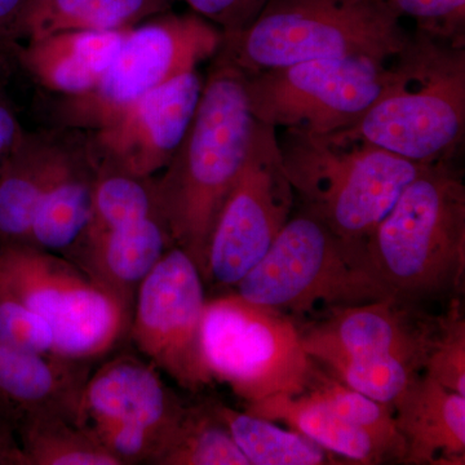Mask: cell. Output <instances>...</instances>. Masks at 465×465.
Listing matches in <instances>:
<instances>
[{"label":"cell","instance_id":"5b68a950","mask_svg":"<svg viewBox=\"0 0 465 465\" xmlns=\"http://www.w3.org/2000/svg\"><path fill=\"white\" fill-rule=\"evenodd\" d=\"M409 36L387 0H271L246 29L223 35L217 54L246 75L320 58L390 63Z\"/></svg>","mask_w":465,"mask_h":465},{"label":"cell","instance_id":"4dcf8cb0","mask_svg":"<svg viewBox=\"0 0 465 465\" xmlns=\"http://www.w3.org/2000/svg\"><path fill=\"white\" fill-rule=\"evenodd\" d=\"M0 347L54 353V332L32 309L0 293Z\"/></svg>","mask_w":465,"mask_h":465},{"label":"cell","instance_id":"ac0fdd59","mask_svg":"<svg viewBox=\"0 0 465 465\" xmlns=\"http://www.w3.org/2000/svg\"><path fill=\"white\" fill-rule=\"evenodd\" d=\"M75 148L48 134H17L0 164V251L26 244L39 201L84 149Z\"/></svg>","mask_w":465,"mask_h":465},{"label":"cell","instance_id":"1f68e13d","mask_svg":"<svg viewBox=\"0 0 465 465\" xmlns=\"http://www.w3.org/2000/svg\"><path fill=\"white\" fill-rule=\"evenodd\" d=\"M194 14L219 27L223 35L246 29L271 0H183Z\"/></svg>","mask_w":465,"mask_h":465},{"label":"cell","instance_id":"8fae6325","mask_svg":"<svg viewBox=\"0 0 465 465\" xmlns=\"http://www.w3.org/2000/svg\"><path fill=\"white\" fill-rule=\"evenodd\" d=\"M185 409L157 367L122 354L88 376L75 421L122 465L154 464Z\"/></svg>","mask_w":465,"mask_h":465},{"label":"cell","instance_id":"83f0119b","mask_svg":"<svg viewBox=\"0 0 465 465\" xmlns=\"http://www.w3.org/2000/svg\"><path fill=\"white\" fill-rule=\"evenodd\" d=\"M154 464L250 465L210 403L186 407L176 432Z\"/></svg>","mask_w":465,"mask_h":465},{"label":"cell","instance_id":"4fadbf2b","mask_svg":"<svg viewBox=\"0 0 465 465\" xmlns=\"http://www.w3.org/2000/svg\"><path fill=\"white\" fill-rule=\"evenodd\" d=\"M206 302L200 269L173 246L137 289L128 332L150 363L192 391L215 381L202 344Z\"/></svg>","mask_w":465,"mask_h":465},{"label":"cell","instance_id":"ba28073f","mask_svg":"<svg viewBox=\"0 0 465 465\" xmlns=\"http://www.w3.org/2000/svg\"><path fill=\"white\" fill-rule=\"evenodd\" d=\"M202 344L213 379L247 403L304 393L316 369L290 318L237 292L206 302Z\"/></svg>","mask_w":465,"mask_h":465},{"label":"cell","instance_id":"4316f807","mask_svg":"<svg viewBox=\"0 0 465 465\" xmlns=\"http://www.w3.org/2000/svg\"><path fill=\"white\" fill-rule=\"evenodd\" d=\"M305 351L314 362L326 367L330 375L351 390L390 406L419 372L394 357L347 353L321 347Z\"/></svg>","mask_w":465,"mask_h":465},{"label":"cell","instance_id":"7402d4cb","mask_svg":"<svg viewBox=\"0 0 465 465\" xmlns=\"http://www.w3.org/2000/svg\"><path fill=\"white\" fill-rule=\"evenodd\" d=\"M246 411L271 421H281L313 440L327 452H333L354 464H381L387 455L371 437L342 420L341 416L312 399L307 393L274 394L247 403Z\"/></svg>","mask_w":465,"mask_h":465},{"label":"cell","instance_id":"8992f818","mask_svg":"<svg viewBox=\"0 0 465 465\" xmlns=\"http://www.w3.org/2000/svg\"><path fill=\"white\" fill-rule=\"evenodd\" d=\"M367 242L342 240L302 211L290 217L264 258L238 282V295L291 313L318 304L332 308L393 296L376 274Z\"/></svg>","mask_w":465,"mask_h":465},{"label":"cell","instance_id":"484cf974","mask_svg":"<svg viewBox=\"0 0 465 465\" xmlns=\"http://www.w3.org/2000/svg\"><path fill=\"white\" fill-rule=\"evenodd\" d=\"M304 393L341 416L342 420L371 437L387 455L388 460L405 463L406 443L397 430L391 406L351 390L329 372L324 374L317 367Z\"/></svg>","mask_w":465,"mask_h":465},{"label":"cell","instance_id":"3957f363","mask_svg":"<svg viewBox=\"0 0 465 465\" xmlns=\"http://www.w3.org/2000/svg\"><path fill=\"white\" fill-rule=\"evenodd\" d=\"M391 295L407 302L460 291L465 273V185L452 161L428 164L367 240Z\"/></svg>","mask_w":465,"mask_h":465},{"label":"cell","instance_id":"f1b7e54d","mask_svg":"<svg viewBox=\"0 0 465 465\" xmlns=\"http://www.w3.org/2000/svg\"><path fill=\"white\" fill-rule=\"evenodd\" d=\"M423 369L428 378L465 397V320L459 300L437 320Z\"/></svg>","mask_w":465,"mask_h":465},{"label":"cell","instance_id":"f546056e","mask_svg":"<svg viewBox=\"0 0 465 465\" xmlns=\"http://www.w3.org/2000/svg\"><path fill=\"white\" fill-rule=\"evenodd\" d=\"M394 14L411 18L418 32L465 47V0H387Z\"/></svg>","mask_w":465,"mask_h":465},{"label":"cell","instance_id":"d4e9b609","mask_svg":"<svg viewBox=\"0 0 465 465\" xmlns=\"http://www.w3.org/2000/svg\"><path fill=\"white\" fill-rule=\"evenodd\" d=\"M15 430L27 465H122L75 420L65 416H30Z\"/></svg>","mask_w":465,"mask_h":465},{"label":"cell","instance_id":"7c38bea8","mask_svg":"<svg viewBox=\"0 0 465 465\" xmlns=\"http://www.w3.org/2000/svg\"><path fill=\"white\" fill-rule=\"evenodd\" d=\"M295 197L277 130L256 121L246 161L211 232L204 281L237 286L289 222Z\"/></svg>","mask_w":465,"mask_h":465},{"label":"cell","instance_id":"7a4b0ae2","mask_svg":"<svg viewBox=\"0 0 465 465\" xmlns=\"http://www.w3.org/2000/svg\"><path fill=\"white\" fill-rule=\"evenodd\" d=\"M375 103L338 136L420 164L454 161L465 137V47L415 30Z\"/></svg>","mask_w":465,"mask_h":465},{"label":"cell","instance_id":"ffe728a7","mask_svg":"<svg viewBox=\"0 0 465 465\" xmlns=\"http://www.w3.org/2000/svg\"><path fill=\"white\" fill-rule=\"evenodd\" d=\"M133 29V27H131ZM128 30H74L16 45L12 54L30 78L65 97L91 91L114 60Z\"/></svg>","mask_w":465,"mask_h":465},{"label":"cell","instance_id":"6da1fadb","mask_svg":"<svg viewBox=\"0 0 465 465\" xmlns=\"http://www.w3.org/2000/svg\"><path fill=\"white\" fill-rule=\"evenodd\" d=\"M255 122L246 74L216 54L192 124L155 179L171 241L191 256L203 281L211 232L246 161Z\"/></svg>","mask_w":465,"mask_h":465},{"label":"cell","instance_id":"e575fe53","mask_svg":"<svg viewBox=\"0 0 465 465\" xmlns=\"http://www.w3.org/2000/svg\"><path fill=\"white\" fill-rule=\"evenodd\" d=\"M21 130L14 110L0 97V164Z\"/></svg>","mask_w":465,"mask_h":465},{"label":"cell","instance_id":"d6a6232c","mask_svg":"<svg viewBox=\"0 0 465 465\" xmlns=\"http://www.w3.org/2000/svg\"><path fill=\"white\" fill-rule=\"evenodd\" d=\"M26 0H0V51L11 52L18 45V25Z\"/></svg>","mask_w":465,"mask_h":465},{"label":"cell","instance_id":"9c48e42d","mask_svg":"<svg viewBox=\"0 0 465 465\" xmlns=\"http://www.w3.org/2000/svg\"><path fill=\"white\" fill-rule=\"evenodd\" d=\"M222 41L219 27L194 12L149 18L128 30L99 84L61 101L57 119L65 127L97 130L143 94L197 70L215 56Z\"/></svg>","mask_w":465,"mask_h":465},{"label":"cell","instance_id":"30bf717a","mask_svg":"<svg viewBox=\"0 0 465 465\" xmlns=\"http://www.w3.org/2000/svg\"><path fill=\"white\" fill-rule=\"evenodd\" d=\"M390 63L320 58L246 75L251 113L275 130L339 133L356 124L378 99L390 79Z\"/></svg>","mask_w":465,"mask_h":465},{"label":"cell","instance_id":"277c9868","mask_svg":"<svg viewBox=\"0 0 465 465\" xmlns=\"http://www.w3.org/2000/svg\"><path fill=\"white\" fill-rule=\"evenodd\" d=\"M278 143L302 211L351 242H367L403 189L428 166L335 134L289 128Z\"/></svg>","mask_w":465,"mask_h":465},{"label":"cell","instance_id":"cb8c5ba5","mask_svg":"<svg viewBox=\"0 0 465 465\" xmlns=\"http://www.w3.org/2000/svg\"><path fill=\"white\" fill-rule=\"evenodd\" d=\"M217 418L224 423L232 439L250 465L330 464L326 450L295 430L277 427L249 412L237 411L224 403H210Z\"/></svg>","mask_w":465,"mask_h":465},{"label":"cell","instance_id":"2e32d148","mask_svg":"<svg viewBox=\"0 0 465 465\" xmlns=\"http://www.w3.org/2000/svg\"><path fill=\"white\" fill-rule=\"evenodd\" d=\"M162 213L99 232L81 234L61 255L133 309L137 289L173 247Z\"/></svg>","mask_w":465,"mask_h":465},{"label":"cell","instance_id":"52a82bcc","mask_svg":"<svg viewBox=\"0 0 465 465\" xmlns=\"http://www.w3.org/2000/svg\"><path fill=\"white\" fill-rule=\"evenodd\" d=\"M0 293L41 316L54 354L90 363L130 332L133 309L60 253L16 244L0 251Z\"/></svg>","mask_w":465,"mask_h":465},{"label":"cell","instance_id":"d6986e66","mask_svg":"<svg viewBox=\"0 0 465 465\" xmlns=\"http://www.w3.org/2000/svg\"><path fill=\"white\" fill-rule=\"evenodd\" d=\"M406 464L465 463V397L416 376L391 403Z\"/></svg>","mask_w":465,"mask_h":465},{"label":"cell","instance_id":"603a6c76","mask_svg":"<svg viewBox=\"0 0 465 465\" xmlns=\"http://www.w3.org/2000/svg\"><path fill=\"white\" fill-rule=\"evenodd\" d=\"M94 174L85 143L74 161L43 194L26 244L61 255L81 237L91 215Z\"/></svg>","mask_w":465,"mask_h":465},{"label":"cell","instance_id":"9a60e30c","mask_svg":"<svg viewBox=\"0 0 465 465\" xmlns=\"http://www.w3.org/2000/svg\"><path fill=\"white\" fill-rule=\"evenodd\" d=\"M396 296L332 308L324 322L302 333V345L347 353L399 358L423 370L437 320L420 316Z\"/></svg>","mask_w":465,"mask_h":465},{"label":"cell","instance_id":"836d02e7","mask_svg":"<svg viewBox=\"0 0 465 465\" xmlns=\"http://www.w3.org/2000/svg\"><path fill=\"white\" fill-rule=\"evenodd\" d=\"M0 465H27L14 428L0 416Z\"/></svg>","mask_w":465,"mask_h":465},{"label":"cell","instance_id":"e0dca14e","mask_svg":"<svg viewBox=\"0 0 465 465\" xmlns=\"http://www.w3.org/2000/svg\"><path fill=\"white\" fill-rule=\"evenodd\" d=\"M90 363L0 347V416L11 427L35 415L75 420ZM16 432V430H15Z\"/></svg>","mask_w":465,"mask_h":465},{"label":"cell","instance_id":"44dd1931","mask_svg":"<svg viewBox=\"0 0 465 465\" xmlns=\"http://www.w3.org/2000/svg\"><path fill=\"white\" fill-rule=\"evenodd\" d=\"M177 0H26L18 25V42L52 34L131 29L166 14Z\"/></svg>","mask_w":465,"mask_h":465},{"label":"cell","instance_id":"5bb4252c","mask_svg":"<svg viewBox=\"0 0 465 465\" xmlns=\"http://www.w3.org/2000/svg\"><path fill=\"white\" fill-rule=\"evenodd\" d=\"M203 84L192 70L125 106L92 131L87 142L92 163L142 177L163 171L192 124Z\"/></svg>","mask_w":465,"mask_h":465}]
</instances>
